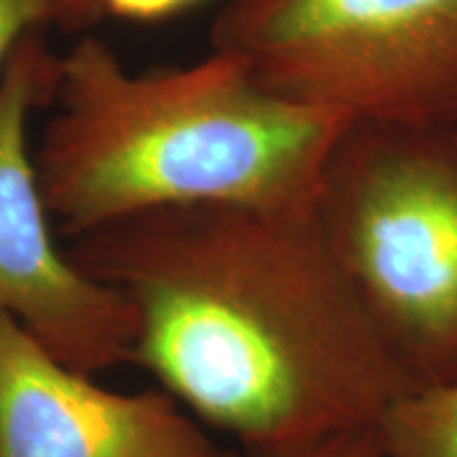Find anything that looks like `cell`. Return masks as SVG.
Wrapping results in <instances>:
<instances>
[{"label":"cell","mask_w":457,"mask_h":457,"mask_svg":"<svg viewBox=\"0 0 457 457\" xmlns=\"http://www.w3.org/2000/svg\"><path fill=\"white\" fill-rule=\"evenodd\" d=\"M312 214L413 386L457 381V129L347 123Z\"/></svg>","instance_id":"3"},{"label":"cell","mask_w":457,"mask_h":457,"mask_svg":"<svg viewBox=\"0 0 457 457\" xmlns=\"http://www.w3.org/2000/svg\"><path fill=\"white\" fill-rule=\"evenodd\" d=\"M210 45L350 123L457 129V0H228Z\"/></svg>","instance_id":"4"},{"label":"cell","mask_w":457,"mask_h":457,"mask_svg":"<svg viewBox=\"0 0 457 457\" xmlns=\"http://www.w3.org/2000/svg\"><path fill=\"white\" fill-rule=\"evenodd\" d=\"M49 104L34 162L68 239L170 205L312 208L350 123L273 94L225 51L134 72L91 34L57 55Z\"/></svg>","instance_id":"2"},{"label":"cell","mask_w":457,"mask_h":457,"mask_svg":"<svg viewBox=\"0 0 457 457\" xmlns=\"http://www.w3.org/2000/svg\"><path fill=\"white\" fill-rule=\"evenodd\" d=\"M375 430L386 457H457V381L404 392Z\"/></svg>","instance_id":"7"},{"label":"cell","mask_w":457,"mask_h":457,"mask_svg":"<svg viewBox=\"0 0 457 457\" xmlns=\"http://www.w3.org/2000/svg\"><path fill=\"white\" fill-rule=\"evenodd\" d=\"M98 3L104 15L131 21H155L180 13L199 0H98Z\"/></svg>","instance_id":"10"},{"label":"cell","mask_w":457,"mask_h":457,"mask_svg":"<svg viewBox=\"0 0 457 457\" xmlns=\"http://www.w3.org/2000/svg\"><path fill=\"white\" fill-rule=\"evenodd\" d=\"M66 254L129 303L131 364L253 457L375 428L415 387L312 208H155L91 228Z\"/></svg>","instance_id":"1"},{"label":"cell","mask_w":457,"mask_h":457,"mask_svg":"<svg viewBox=\"0 0 457 457\" xmlns=\"http://www.w3.org/2000/svg\"><path fill=\"white\" fill-rule=\"evenodd\" d=\"M0 457H222L170 394L102 387L0 312Z\"/></svg>","instance_id":"6"},{"label":"cell","mask_w":457,"mask_h":457,"mask_svg":"<svg viewBox=\"0 0 457 457\" xmlns=\"http://www.w3.org/2000/svg\"><path fill=\"white\" fill-rule=\"evenodd\" d=\"M49 26V15L43 0H0V77L28 34Z\"/></svg>","instance_id":"8"},{"label":"cell","mask_w":457,"mask_h":457,"mask_svg":"<svg viewBox=\"0 0 457 457\" xmlns=\"http://www.w3.org/2000/svg\"><path fill=\"white\" fill-rule=\"evenodd\" d=\"M57 54L28 34L0 77V312L79 373L131 362L134 313L119 290L57 248L28 123L54 96Z\"/></svg>","instance_id":"5"},{"label":"cell","mask_w":457,"mask_h":457,"mask_svg":"<svg viewBox=\"0 0 457 457\" xmlns=\"http://www.w3.org/2000/svg\"><path fill=\"white\" fill-rule=\"evenodd\" d=\"M276 457H386L375 428L353 430Z\"/></svg>","instance_id":"9"},{"label":"cell","mask_w":457,"mask_h":457,"mask_svg":"<svg viewBox=\"0 0 457 457\" xmlns=\"http://www.w3.org/2000/svg\"><path fill=\"white\" fill-rule=\"evenodd\" d=\"M49 15V26H60L68 32H85L102 20L98 0H43Z\"/></svg>","instance_id":"11"}]
</instances>
